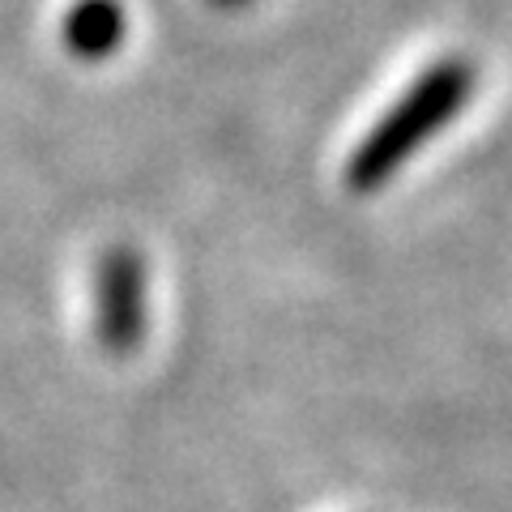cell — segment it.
<instances>
[{"label": "cell", "mask_w": 512, "mask_h": 512, "mask_svg": "<svg viewBox=\"0 0 512 512\" xmlns=\"http://www.w3.org/2000/svg\"><path fill=\"white\" fill-rule=\"evenodd\" d=\"M474 94V69L461 56H444L397 99L384 116L367 128V137L355 146L346 163L350 192H376L419 154L444 124L461 116V107Z\"/></svg>", "instance_id": "obj_1"}, {"label": "cell", "mask_w": 512, "mask_h": 512, "mask_svg": "<svg viewBox=\"0 0 512 512\" xmlns=\"http://www.w3.org/2000/svg\"><path fill=\"white\" fill-rule=\"evenodd\" d=\"M150 333V274L146 256L128 244L94 261V338L111 359L137 355Z\"/></svg>", "instance_id": "obj_2"}, {"label": "cell", "mask_w": 512, "mask_h": 512, "mask_svg": "<svg viewBox=\"0 0 512 512\" xmlns=\"http://www.w3.org/2000/svg\"><path fill=\"white\" fill-rule=\"evenodd\" d=\"M128 35V13L120 0H77L60 18V43L77 60H107Z\"/></svg>", "instance_id": "obj_3"}, {"label": "cell", "mask_w": 512, "mask_h": 512, "mask_svg": "<svg viewBox=\"0 0 512 512\" xmlns=\"http://www.w3.org/2000/svg\"><path fill=\"white\" fill-rule=\"evenodd\" d=\"M214 5H227V9H235V5H248V0H214Z\"/></svg>", "instance_id": "obj_4"}]
</instances>
